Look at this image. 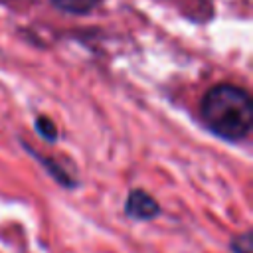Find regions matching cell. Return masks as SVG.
Here are the masks:
<instances>
[{
	"mask_svg": "<svg viewBox=\"0 0 253 253\" xmlns=\"http://www.w3.org/2000/svg\"><path fill=\"white\" fill-rule=\"evenodd\" d=\"M202 119L213 134L233 142L241 140L253 123L251 97L241 87L215 85L202 99Z\"/></svg>",
	"mask_w": 253,
	"mask_h": 253,
	"instance_id": "1",
	"label": "cell"
},
{
	"mask_svg": "<svg viewBox=\"0 0 253 253\" xmlns=\"http://www.w3.org/2000/svg\"><path fill=\"white\" fill-rule=\"evenodd\" d=\"M125 211L130 215V217H136V219H150L154 215H158L160 208L158 204L142 190H132L126 198V204H125Z\"/></svg>",
	"mask_w": 253,
	"mask_h": 253,
	"instance_id": "2",
	"label": "cell"
},
{
	"mask_svg": "<svg viewBox=\"0 0 253 253\" xmlns=\"http://www.w3.org/2000/svg\"><path fill=\"white\" fill-rule=\"evenodd\" d=\"M99 0H51L53 6H57L63 12L69 14H85L97 6Z\"/></svg>",
	"mask_w": 253,
	"mask_h": 253,
	"instance_id": "3",
	"label": "cell"
},
{
	"mask_svg": "<svg viewBox=\"0 0 253 253\" xmlns=\"http://www.w3.org/2000/svg\"><path fill=\"white\" fill-rule=\"evenodd\" d=\"M36 128H38V132H40L43 138H47V140H55V138H57V130H55L53 123H51L47 117H38V119H36Z\"/></svg>",
	"mask_w": 253,
	"mask_h": 253,
	"instance_id": "4",
	"label": "cell"
},
{
	"mask_svg": "<svg viewBox=\"0 0 253 253\" xmlns=\"http://www.w3.org/2000/svg\"><path fill=\"white\" fill-rule=\"evenodd\" d=\"M231 249H233L235 253H251V249H253L251 233L245 231L243 235H237V237L231 241Z\"/></svg>",
	"mask_w": 253,
	"mask_h": 253,
	"instance_id": "5",
	"label": "cell"
}]
</instances>
